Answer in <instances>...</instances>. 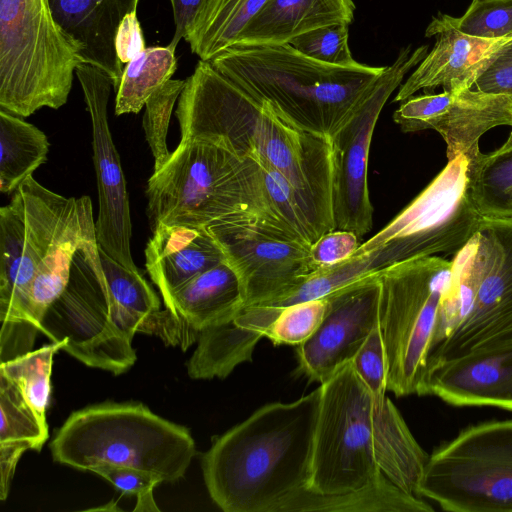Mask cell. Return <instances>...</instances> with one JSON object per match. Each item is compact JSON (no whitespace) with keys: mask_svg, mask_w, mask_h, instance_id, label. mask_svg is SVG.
Here are the masks:
<instances>
[{"mask_svg":"<svg viewBox=\"0 0 512 512\" xmlns=\"http://www.w3.org/2000/svg\"><path fill=\"white\" fill-rule=\"evenodd\" d=\"M176 116L181 140L215 144L274 168L302 196L321 233L333 230L328 138L291 125L203 60L186 79Z\"/></svg>","mask_w":512,"mask_h":512,"instance_id":"6da1fadb","label":"cell"},{"mask_svg":"<svg viewBox=\"0 0 512 512\" xmlns=\"http://www.w3.org/2000/svg\"><path fill=\"white\" fill-rule=\"evenodd\" d=\"M320 386L293 402L269 403L212 443L202 457L211 499L225 512H274L308 487Z\"/></svg>","mask_w":512,"mask_h":512,"instance_id":"7a4b0ae2","label":"cell"},{"mask_svg":"<svg viewBox=\"0 0 512 512\" xmlns=\"http://www.w3.org/2000/svg\"><path fill=\"white\" fill-rule=\"evenodd\" d=\"M210 63L291 125L329 140L387 67L329 64L291 44L235 46Z\"/></svg>","mask_w":512,"mask_h":512,"instance_id":"3957f363","label":"cell"},{"mask_svg":"<svg viewBox=\"0 0 512 512\" xmlns=\"http://www.w3.org/2000/svg\"><path fill=\"white\" fill-rule=\"evenodd\" d=\"M451 261L427 364L512 341V218L483 216Z\"/></svg>","mask_w":512,"mask_h":512,"instance_id":"277c9868","label":"cell"},{"mask_svg":"<svg viewBox=\"0 0 512 512\" xmlns=\"http://www.w3.org/2000/svg\"><path fill=\"white\" fill-rule=\"evenodd\" d=\"M53 460L83 471L102 465L184 477L195 453L190 431L141 403H102L73 412L50 443Z\"/></svg>","mask_w":512,"mask_h":512,"instance_id":"5b68a950","label":"cell"},{"mask_svg":"<svg viewBox=\"0 0 512 512\" xmlns=\"http://www.w3.org/2000/svg\"><path fill=\"white\" fill-rule=\"evenodd\" d=\"M151 230L159 224L207 226L222 218L255 222L260 213L256 164L224 147L181 140L146 189Z\"/></svg>","mask_w":512,"mask_h":512,"instance_id":"8992f818","label":"cell"},{"mask_svg":"<svg viewBox=\"0 0 512 512\" xmlns=\"http://www.w3.org/2000/svg\"><path fill=\"white\" fill-rule=\"evenodd\" d=\"M81 47L55 20L49 0H0V108L28 117L68 99Z\"/></svg>","mask_w":512,"mask_h":512,"instance_id":"52a82bcc","label":"cell"},{"mask_svg":"<svg viewBox=\"0 0 512 512\" xmlns=\"http://www.w3.org/2000/svg\"><path fill=\"white\" fill-rule=\"evenodd\" d=\"M380 328L387 359V390L397 397L417 394L426 369L452 261L440 256L405 260L378 271Z\"/></svg>","mask_w":512,"mask_h":512,"instance_id":"ba28073f","label":"cell"},{"mask_svg":"<svg viewBox=\"0 0 512 512\" xmlns=\"http://www.w3.org/2000/svg\"><path fill=\"white\" fill-rule=\"evenodd\" d=\"M468 157L448 161L431 183L388 225L361 243L376 271L436 254L455 255L477 232L482 215L469 190Z\"/></svg>","mask_w":512,"mask_h":512,"instance_id":"9c48e42d","label":"cell"},{"mask_svg":"<svg viewBox=\"0 0 512 512\" xmlns=\"http://www.w3.org/2000/svg\"><path fill=\"white\" fill-rule=\"evenodd\" d=\"M320 389L307 489L321 495L360 489L382 474L374 454L372 396L351 360Z\"/></svg>","mask_w":512,"mask_h":512,"instance_id":"30bf717a","label":"cell"},{"mask_svg":"<svg viewBox=\"0 0 512 512\" xmlns=\"http://www.w3.org/2000/svg\"><path fill=\"white\" fill-rule=\"evenodd\" d=\"M418 496L450 512H512V419L469 426L435 450Z\"/></svg>","mask_w":512,"mask_h":512,"instance_id":"8fae6325","label":"cell"},{"mask_svg":"<svg viewBox=\"0 0 512 512\" xmlns=\"http://www.w3.org/2000/svg\"><path fill=\"white\" fill-rule=\"evenodd\" d=\"M40 332L85 365L114 375L135 363L132 338L113 318L97 242L75 253L69 281L46 310Z\"/></svg>","mask_w":512,"mask_h":512,"instance_id":"7c38bea8","label":"cell"},{"mask_svg":"<svg viewBox=\"0 0 512 512\" xmlns=\"http://www.w3.org/2000/svg\"><path fill=\"white\" fill-rule=\"evenodd\" d=\"M428 46L413 52L402 48L387 66L344 124L330 139L332 148L333 228L348 230L361 239L373 224L368 190V158L373 131L380 112L404 76L425 58Z\"/></svg>","mask_w":512,"mask_h":512,"instance_id":"4fadbf2b","label":"cell"},{"mask_svg":"<svg viewBox=\"0 0 512 512\" xmlns=\"http://www.w3.org/2000/svg\"><path fill=\"white\" fill-rule=\"evenodd\" d=\"M206 228L239 278L244 307L279 298L316 270L310 244L282 231L228 219Z\"/></svg>","mask_w":512,"mask_h":512,"instance_id":"5bb4252c","label":"cell"},{"mask_svg":"<svg viewBox=\"0 0 512 512\" xmlns=\"http://www.w3.org/2000/svg\"><path fill=\"white\" fill-rule=\"evenodd\" d=\"M75 74L81 84L92 125L93 162L99 199L95 221L97 243L120 264L139 271L131 255L132 224L126 181L107 118L113 82L104 71L84 62L77 66Z\"/></svg>","mask_w":512,"mask_h":512,"instance_id":"9a60e30c","label":"cell"},{"mask_svg":"<svg viewBox=\"0 0 512 512\" xmlns=\"http://www.w3.org/2000/svg\"><path fill=\"white\" fill-rule=\"evenodd\" d=\"M380 298L378 272L328 294L321 324L309 339L296 346L298 370L311 381L322 383L352 360L380 324Z\"/></svg>","mask_w":512,"mask_h":512,"instance_id":"2e32d148","label":"cell"},{"mask_svg":"<svg viewBox=\"0 0 512 512\" xmlns=\"http://www.w3.org/2000/svg\"><path fill=\"white\" fill-rule=\"evenodd\" d=\"M15 191L20 195L23 204L25 230L15 283L6 295L0 297L1 362L32 351L35 338L26 322L30 285L70 203V197L45 188L33 176L25 179Z\"/></svg>","mask_w":512,"mask_h":512,"instance_id":"e0dca14e","label":"cell"},{"mask_svg":"<svg viewBox=\"0 0 512 512\" xmlns=\"http://www.w3.org/2000/svg\"><path fill=\"white\" fill-rule=\"evenodd\" d=\"M393 120L403 132L437 131L450 161L468 155L489 130L512 126V97L472 88L412 96L394 112Z\"/></svg>","mask_w":512,"mask_h":512,"instance_id":"ac0fdd59","label":"cell"},{"mask_svg":"<svg viewBox=\"0 0 512 512\" xmlns=\"http://www.w3.org/2000/svg\"><path fill=\"white\" fill-rule=\"evenodd\" d=\"M417 395L512 411V341L427 364Z\"/></svg>","mask_w":512,"mask_h":512,"instance_id":"d6986e66","label":"cell"},{"mask_svg":"<svg viewBox=\"0 0 512 512\" xmlns=\"http://www.w3.org/2000/svg\"><path fill=\"white\" fill-rule=\"evenodd\" d=\"M426 37L436 36L432 50L399 88L394 102H403L419 90L460 92L473 87L499 50L512 41L472 37L449 25L442 14L428 25Z\"/></svg>","mask_w":512,"mask_h":512,"instance_id":"ffe728a7","label":"cell"},{"mask_svg":"<svg viewBox=\"0 0 512 512\" xmlns=\"http://www.w3.org/2000/svg\"><path fill=\"white\" fill-rule=\"evenodd\" d=\"M95 242V220L90 197H70V203L50 248L40 262L30 285L26 322L34 338L40 332L46 310L63 292L69 281L75 253Z\"/></svg>","mask_w":512,"mask_h":512,"instance_id":"44dd1931","label":"cell"},{"mask_svg":"<svg viewBox=\"0 0 512 512\" xmlns=\"http://www.w3.org/2000/svg\"><path fill=\"white\" fill-rule=\"evenodd\" d=\"M53 16L81 47L84 63L110 76L117 91L123 72L115 37L123 18L137 11L139 0H49Z\"/></svg>","mask_w":512,"mask_h":512,"instance_id":"7402d4cb","label":"cell"},{"mask_svg":"<svg viewBox=\"0 0 512 512\" xmlns=\"http://www.w3.org/2000/svg\"><path fill=\"white\" fill-rule=\"evenodd\" d=\"M145 248L146 270L162 299L225 261L206 226L159 224Z\"/></svg>","mask_w":512,"mask_h":512,"instance_id":"603a6c76","label":"cell"},{"mask_svg":"<svg viewBox=\"0 0 512 512\" xmlns=\"http://www.w3.org/2000/svg\"><path fill=\"white\" fill-rule=\"evenodd\" d=\"M182 332V350L212 325L232 320L243 308L239 278L225 260L199 274L163 298Z\"/></svg>","mask_w":512,"mask_h":512,"instance_id":"cb8c5ba5","label":"cell"},{"mask_svg":"<svg viewBox=\"0 0 512 512\" xmlns=\"http://www.w3.org/2000/svg\"><path fill=\"white\" fill-rule=\"evenodd\" d=\"M99 256L117 325L131 338L142 332L161 338L166 345L181 347L178 322L170 311L161 310L159 297L142 273L123 266L101 248Z\"/></svg>","mask_w":512,"mask_h":512,"instance_id":"d4e9b609","label":"cell"},{"mask_svg":"<svg viewBox=\"0 0 512 512\" xmlns=\"http://www.w3.org/2000/svg\"><path fill=\"white\" fill-rule=\"evenodd\" d=\"M355 8L353 0H268L235 46L290 44L298 36L320 27L350 25Z\"/></svg>","mask_w":512,"mask_h":512,"instance_id":"484cf974","label":"cell"},{"mask_svg":"<svg viewBox=\"0 0 512 512\" xmlns=\"http://www.w3.org/2000/svg\"><path fill=\"white\" fill-rule=\"evenodd\" d=\"M374 454L380 471L403 491L418 496L429 455L387 397L373 403Z\"/></svg>","mask_w":512,"mask_h":512,"instance_id":"4316f807","label":"cell"},{"mask_svg":"<svg viewBox=\"0 0 512 512\" xmlns=\"http://www.w3.org/2000/svg\"><path fill=\"white\" fill-rule=\"evenodd\" d=\"M431 512L434 508L411 495L383 473L368 485L335 495H321L307 488L283 500L274 512Z\"/></svg>","mask_w":512,"mask_h":512,"instance_id":"83f0119b","label":"cell"},{"mask_svg":"<svg viewBox=\"0 0 512 512\" xmlns=\"http://www.w3.org/2000/svg\"><path fill=\"white\" fill-rule=\"evenodd\" d=\"M268 0H207L185 37L200 60L211 61L234 47Z\"/></svg>","mask_w":512,"mask_h":512,"instance_id":"f1b7e54d","label":"cell"},{"mask_svg":"<svg viewBox=\"0 0 512 512\" xmlns=\"http://www.w3.org/2000/svg\"><path fill=\"white\" fill-rule=\"evenodd\" d=\"M471 198L484 217L512 218V132L498 149L468 155Z\"/></svg>","mask_w":512,"mask_h":512,"instance_id":"f546056e","label":"cell"},{"mask_svg":"<svg viewBox=\"0 0 512 512\" xmlns=\"http://www.w3.org/2000/svg\"><path fill=\"white\" fill-rule=\"evenodd\" d=\"M47 136L20 116L0 109V190L11 193L47 161Z\"/></svg>","mask_w":512,"mask_h":512,"instance_id":"4dcf8cb0","label":"cell"},{"mask_svg":"<svg viewBox=\"0 0 512 512\" xmlns=\"http://www.w3.org/2000/svg\"><path fill=\"white\" fill-rule=\"evenodd\" d=\"M177 69L175 50L148 47L126 64L116 91L115 114L138 113Z\"/></svg>","mask_w":512,"mask_h":512,"instance_id":"1f68e13d","label":"cell"},{"mask_svg":"<svg viewBox=\"0 0 512 512\" xmlns=\"http://www.w3.org/2000/svg\"><path fill=\"white\" fill-rule=\"evenodd\" d=\"M60 349L62 343L53 342L12 360L1 362L0 365V375L19 389L26 402L45 423L53 356Z\"/></svg>","mask_w":512,"mask_h":512,"instance_id":"d6a6232c","label":"cell"},{"mask_svg":"<svg viewBox=\"0 0 512 512\" xmlns=\"http://www.w3.org/2000/svg\"><path fill=\"white\" fill-rule=\"evenodd\" d=\"M0 443L22 442L40 451L49 437L47 423L41 421L19 389L0 375Z\"/></svg>","mask_w":512,"mask_h":512,"instance_id":"836d02e7","label":"cell"},{"mask_svg":"<svg viewBox=\"0 0 512 512\" xmlns=\"http://www.w3.org/2000/svg\"><path fill=\"white\" fill-rule=\"evenodd\" d=\"M186 80H169L145 104L143 129L146 141L154 157V171L159 170L169 159L166 139L171 114Z\"/></svg>","mask_w":512,"mask_h":512,"instance_id":"e575fe53","label":"cell"},{"mask_svg":"<svg viewBox=\"0 0 512 512\" xmlns=\"http://www.w3.org/2000/svg\"><path fill=\"white\" fill-rule=\"evenodd\" d=\"M442 16L449 25L472 37L501 39L512 35V0H473L461 17Z\"/></svg>","mask_w":512,"mask_h":512,"instance_id":"d590c367","label":"cell"},{"mask_svg":"<svg viewBox=\"0 0 512 512\" xmlns=\"http://www.w3.org/2000/svg\"><path fill=\"white\" fill-rule=\"evenodd\" d=\"M326 309V296L279 308L265 337L275 345L298 346L314 334L324 318Z\"/></svg>","mask_w":512,"mask_h":512,"instance_id":"8d00e7d4","label":"cell"},{"mask_svg":"<svg viewBox=\"0 0 512 512\" xmlns=\"http://www.w3.org/2000/svg\"><path fill=\"white\" fill-rule=\"evenodd\" d=\"M290 44L303 54L325 63L348 65L356 61L349 47V24L317 28L298 36Z\"/></svg>","mask_w":512,"mask_h":512,"instance_id":"74e56055","label":"cell"},{"mask_svg":"<svg viewBox=\"0 0 512 512\" xmlns=\"http://www.w3.org/2000/svg\"><path fill=\"white\" fill-rule=\"evenodd\" d=\"M351 361L370 391L373 403L382 402L386 397L388 369L380 324L371 331Z\"/></svg>","mask_w":512,"mask_h":512,"instance_id":"f35d334b","label":"cell"},{"mask_svg":"<svg viewBox=\"0 0 512 512\" xmlns=\"http://www.w3.org/2000/svg\"><path fill=\"white\" fill-rule=\"evenodd\" d=\"M360 245L355 233L333 229L310 244L311 261L316 270L335 266L351 258Z\"/></svg>","mask_w":512,"mask_h":512,"instance_id":"ab89813d","label":"cell"},{"mask_svg":"<svg viewBox=\"0 0 512 512\" xmlns=\"http://www.w3.org/2000/svg\"><path fill=\"white\" fill-rule=\"evenodd\" d=\"M91 472L103 477L124 494H134L136 497L153 491L163 482L154 473L125 466L102 465L93 468Z\"/></svg>","mask_w":512,"mask_h":512,"instance_id":"60d3db41","label":"cell"},{"mask_svg":"<svg viewBox=\"0 0 512 512\" xmlns=\"http://www.w3.org/2000/svg\"><path fill=\"white\" fill-rule=\"evenodd\" d=\"M473 87L484 93L512 97V41L499 50Z\"/></svg>","mask_w":512,"mask_h":512,"instance_id":"b9f144b4","label":"cell"},{"mask_svg":"<svg viewBox=\"0 0 512 512\" xmlns=\"http://www.w3.org/2000/svg\"><path fill=\"white\" fill-rule=\"evenodd\" d=\"M115 49L122 64H127L146 49L137 11L128 13L121 21L115 37Z\"/></svg>","mask_w":512,"mask_h":512,"instance_id":"7bdbcfd3","label":"cell"},{"mask_svg":"<svg viewBox=\"0 0 512 512\" xmlns=\"http://www.w3.org/2000/svg\"><path fill=\"white\" fill-rule=\"evenodd\" d=\"M207 0H170L175 31L169 47L176 50L180 40L192 30L198 15L202 11Z\"/></svg>","mask_w":512,"mask_h":512,"instance_id":"ee69618b","label":"cell"},{"mask_svg":"<svg viewBox=\"0 0 512 512\" xmlns=\"http://www.w3.org/2000/svg\"><path fill=\"white\" fill-rule=\"evenodd\" d=\"M31 450L30 446L22 442H2L0 443V499L5 500L8 496L9 487L13 478L17 462L26 450Z\"/></svg>","mask_w":512,"mask_h":512,"instance_id":"f6af8a7d","label":"cell"},{"mask_svg":"<svg viewBox=\"0 0 512 512\" xmlns=\"http://www.w3.org/2000/svg\"><path fill=\"white\" fill-rule=\"evenodd\" d=\"M136 505L133 509L134 512H159L153 497V491L146 492L136 497Z\"/></svg>","mask_w":512,"mask_h":512,"instance_id":"bcb514c9","label":"cell"}]
</instances>
